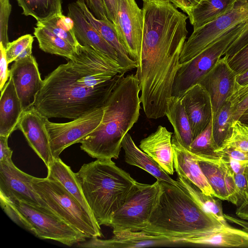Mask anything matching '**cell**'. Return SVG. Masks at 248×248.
<instances>
[{
	"label": "cell",
	"mask_w": 248,
	"mask_h": 248,
	"mask_svg": "<svg viewBox=\"0 0 248 248\" xmlns=\"http://www.w3.org/2000/svg\"><path fill=\"white\" fill-rule=\"evenodd\" d=\"M125 73L101 52L79 44L74 59L43 80L33 107L48 118L75 119L103 107Z\"/></svg>",
	"instance_id": "obj_1"
},
{
	"label": "cell",
	"mask_w": 248,
	"mask_h": 248,
	"mask_svg": "<svg viewBox=\"0 0 248 248\" xmlns=\"http://www.w3.org/2000/svg\"><path fill=\"white\" fill-rule=\"evenodd\" d=\"M140 92L135 75L124 76L103 106L99 126L79 141L80 149L97 159H117L124 136L138 120Z\"/></svg>",
	"instance_id": "obj_2"
},
{
	"label": "cell",
	"mask_w": 248,
	"mask_h": 248,
	"mask_svg": "<svg viewBox=\"0 0 248 248\" xmlns=\"http://www.w3.org/2000/svg\"><path fill=\"white\" fill-rule=\"evenodd\" d=\"M160 191L145 232L162 236L172 243L181 242L198 234L227 224L204 211L178 182L160 181Z\"/></svg>",
	"instance_id": "obj_3"
},
{
	"label": "cell",
	"mask_w": 248,
	"mask_h": 248,
	"mask_svg": "<svg viewBox=\"0 0 248 248\" xmlns=\"http://www.w3.org/2000/svg\"><path fill=\"white\" fill-rule=\"evenodd\" d=\"M85 200L98 224L109 226L114 213L137 182L111 160L84 164L76 173Z\"/></svg>",
	"instance_id": "obj_4"
},
{
	"label": "cell",
	"mask_w": 248,
	"mask_h": 248,
	"mask_svg": "<svg viewBox=\"0 0 248 248\" xmlns=\"http://www.w3.org/2000/svg\"><path fill=\"white\" fill-rule=\"evenodd\" d=\"M32 185L52 212L87 238L102 236L100 226L58 181L35 177Z\"/></svg>",
	"instance_id": "obj_5"
},
{
	"label": "cell",
	"mask_w": 248,
	"mask_h": 248,
	"mask_svg": "<svg viewBox=\"0 0 248 248\" xmlns=\"http://www.w3.org/2000/svg\"><path fill=\"white\" fill-rule=\"evenodd\" d=\"M248 27V20L227 30L193 58L180 63L171 95L180 98L188 89L198 84Z\"/></svg>",
	"instance_id": "obj_6"
},
{
	"label": "cell",
	"mask_w": 248,
	"mask_h": 248,
	"mask_svg": "<svg viewBox=\"0 0 248 248\" xmlns=\"http://www.w3.org/2000/svg\"><path fill=\"white\" fill-rule=\"evenodd\" d=\"M160 191V182L158 180L153 184L137 182L132 192L112 217L109 226L113 233L144 229Z\"/></svg>",
	"instance_id": "obj_7"
},
{
	"label": "cell",
	"mask_w": 248,
	"mask_h": 248,
	"mask_svg": "<svg viewBox=\"0 0 248 248\" xmlns=\"http://www.w3.org/2000/svg\"><path fill=\"white\" fill-rule=\"evenodd\" d=\"M12 203L29 222L36 236L56 241L68 246L86 241L87 238L84 235L42 207L21 201Z\"/></svg>",
	"instance_id": "obj_8"
},
{
	"label": "cell",
	"mask_w": 248,
	"mask_h": 248,
	"mask_svg": "<svg viewBox=\"0 0 248 248\" xmlns=\"http://www.w3.org/2000/svg\"><path fill=\"white\" fill-rule=\"evenodd\" d=\"M248 20V0H237L227 13L193 31L184 44L180 56V63L193 58L227 30Z\"/></svg>",
	"instance_id": "obj_9"
},
{
	"label": "cell",
	"mask_w": 248,
	"mask_h": 248,
	"mask_svg": "<svg viewBox=\"0 0 248 248\" xmlns=\"http://www.w3.org/2000/svg\"><path fill=\"white\" fill-rule=\"evenodd\" d=\"M104 113L103 107L96 108L73 121L64 123L46 120L51 153L54 158L59 157L66 148L79 141L100 124Z\"/></svg>",
	"instance_id": "obj_10"
},
{
	"label": "cell",
	"mask_w": 248,
	"mask_h": 248,
	"mask_svg": "<svg viewBox=\"0 0 248 248\" xmlns=\"http://www.w3.org/2000/svg\"><path fill=\"white\" fill-rule=\"evenodd\" d=\"M33 178L18 169L12 159L0 162V197L12 202L21 201L41 207L55 215L34 190Z\"/></svg>",
	"instance_id": "obj_11"
},
{
	"label": "cell",
	"mask_w": 248,
	"mask_h": 248,
	"mask_svg": "<svg viewBox=\"0 0 248 248\" xmlns=\"http://www.w3.org/2000/svg\"><path fill=\"white\" fill-rule=\"evenodd\" d=\"M114 25L121 43L136 62L141 49L143 16L135 0H118Z\"/></svg>",
	"instance_id": "obj_12"
},
{
	"label": "cell",
	"mask_w": 248,
	"mask_h": 248,
	"mask_svg": "<svg viewBox=\"0 0 248 248\" xmlns=\"http://www.w3.org/2000/svg\"><path fill=\"white\" fill-rule=\"evenodd\" d=\"M236 77L224 56L198 82L210 96L213 115L217 112L236 89L238 85Z\"/></svg>",
	"instance_id": "obj_13"
},
{
	"label": "cell",
	"mask_w": 248,
	"mask_h": 248,
	"mask_svg": "<svg viewBox=\"0 0 248 248\" xmlns=\"http://www.w3.org/2000/svg\"><path fill=\"white\" fill-rule=\"evenodd\" d=\"M24 111L33 107L43 80L35 58L31 55L15 62L10 69Z\"/></svg>",
	"instance_id": "obj_14"
},
{
	"label": "cell",
	"mask_w": 248,
	"mask_h": 248,
	"mask_svg": "<svg viewBox=\"0 0 248 248\" xmlns=\"http://www.w3.org/2000/svg\"><path fill=\"white\" fill-rule=\"evenodd\" d=\"M46 118L32 107L23 112L17 129L22 132L29 145L47 168L54 158L46 126Z\"/></svg>",
	"instance_id": "obj_15"
},
{
	"label": "cell",
	"mask_w": 248,
	"mask_h": 248,
	"mask_svg": "<svg viewBox=\"0 0 248 248\" xmlns=\"http://www.w3.org/2000/svg\"><path fill=\"white\" fill-rule=\"evenodd\" d=\"M67 16L73 21V30L79 43L101 52L122 68L117 52L89 22L77 3L69 4Z\"/></svg>",
	"instance_id": "obj_16"
},
{
	"label": "cell",
	"mask_w": 248,
	"mask_h": 248,
	"mask_svg": "<svg viewBox=\"0 0 248 248\" xmlns=\"http://www.w3.org/2000/svg\"><path fill=\"white\" fill-rule=\"evenodd\" d=\"M180 99L189 119L194 139L212 120L213 112L210 96L198 83L188 89Z\"/></svg>",
	"instance_id": "obj_17"
},
{
	"label": "cell",
	"mask_w": 248,
	"mask_h": 248,
	"mask_svg": "<svg viewBox=\"0 0 248 248\" xmlns=\"http://www.w3.org/2000/svg\"><path fill=\"white\" fill-rule=\"evenodd\" d=\"M112 238L101 240L93 237L77 245L82 248H127L157 246L172 243L165 237L148 234L142 231H124L113 233Z\"/></svg>",
	"instance_id": "obj_18"
},
{
	"label": "cell",
	"mask_w": 248,
	"mask_h": 248,
	"mask_svg": "<svg viewBox=\"0 0 248 248\" xmlns=\"http://www.w3.org/2000/svg\"><path fill=\"white\" fill-rule=\"evenodd\" d=\"M172 133L159 125L156 130L142 139L139 148L155 160L169 174L174 172Z\"/></svg>",
	"instance_id": "obj_19"
},
{
	"label": "cell",
	"mask_w": 248,
	"mask_h": 248,
	"mask_svg": "<svg viewBox=\"0 0 248 248\" xmlns=\"http://www.w3.org/2000/svg\"><path fill=\"white\" fill-rule=\"evenodd\" d=\"M174 168L198 187L206 195L215 197V192L208 183L199 161L187 150L183 147L172 136Z\"/></svg>",
	"instance_id": "obj_20"
},
{
	"label": "cell",
	"mask_w": 248,
	"mask_h": 248,
	"mask_svg": "<svg viewBox=\"0 0 248 248\" xmlns=\"http://www.w3.org/2000/svg\"><path fill=\"white\" fill-rule=\"evenodd\" d=\"M181 242L221 247L248 248V232L228 224L185 239Z\"/></svg>",
	"instance_id": "obj_21"
},
{
	"label": "cell",
	"mask_w": 248,
	"mask_h": 248,
	"mask_svg": "<svg viewBox=\"0 0 248 248\" xmlns=\"http://www.w3.org/2000/svg\"><path fill=\"white\" fill-rule=\"evenodd\" d=\"M24 112L12 78L9 79L1 91L0 98V136L9 137L17 129Z\"/></svg>",
	"instance_id": "obj_22"
},
{
	"label": "cell",
	"mask_w": 248,
	"mask_h": 248,
	"mask_svg": "<svg viewBox=\"0 0 248 248\" xmlns=\"http://www.w3.org/2000/svg\"><path fill=\"white\" fill-rule=\"evenodd\" d=\"M76 2L82 10L89 22L117 52L121 67L124 72L126 73L137 68V62L129 57L119 41L114 24L108 19L97 18L89 9L84 0H77Z\"/></svg>",
	"instance_id": "obj_23"
},
{
	"label": "cell",
	"mask_w": 248,
	"mask_h": 248,
	"mask_svg": "<svg viewBox=\"0 0 248 248\" xmlns=\"http://www.w3.org/2000/svg\"><path fill=\"white\" fill-rule=\"evenodd\" d=\"M122 147L124 151L125 161L127 164L141 168L160 181L178 185L177 181L172 179L155 160L138 147L128 133L122 140Z\"/></svg>",
	"instance_id": "obj_24"
},
{
	"label": "cell",
	"mask_w": 248,
	"mask_h": 248,
	"mask_svg": "<svg viewBox=\"0 0 248 248\" xmlns=\"http://www.w3.org/2000/svg\"><path fill=\"white\" fill-rule=\"evenodd\" d=\"M166 116L173 127V136L188 151L193 137L190 123L180 98L171 96L169 99Z\"/></svg>",
	"instance_id": "obj_25"
},
{
	"label": "cell",
	"mask_w": 248,
	"mask_h": 248,
	"mask_svg": "<svg viewBox=\"0 0 248 248\" xmlns=\"http://www.w3.org/2000/svg\"><path fill=\"white\" fill-rule=\"evenodd\" d=\"M47 168V177L60 183L85 210L94 217L85 200L76 173L71 170V168L59 157L54 158L52 163Z\"/></svg>",
	"instance_id": "obj_26"
},
{
	"label": "cell",
	"mask_w": 248,
	"mask_h": 248,
	"mask_svg": "<svg viewBox=\"0 0 248 248\" xmlns=\"http://www.w3.org/2000/svg\"><path fill=\"white\" fill-rule=\"evenodd\" d=\"M237 0H202L188 15L193 31L210 23L227 13Z\"/></svg>",
	"instance_id": "obj_27"
},
{
	"label": "cell",
	"mask_w": 248,
	"mask_h": 248,
	"mask_svg": "<svg viewBox=\"0 0 248 248\" xmlns=\"http://www.w3.org/2000/svg\"><path fill=\"white\" fill-rule=\"evenodd\" d=\"M34 30L33 34L38 41L40 48L43 51L67 59L75 58L77 50L65 40L43 27L36 26Z\"/></svg>",
	"instance_id": "obj_28"
},
{
	"label": "cell",
	"mask_w": 248,
	"mask_h": 248,
	"mask_svg": "<svg viewBox=\"0 0 248 248\" xmlns=\"http://www.w3.org/2000/svg\"><path fill=\"white\" fill-rule=\"evenodd\" d=\"M212 135V120L192 141L188 151L198 160L219 162L221 155Z\"/></svg>",
	"instance_id": "obj_29"
},
{
	"label": "cell",
	"mask_w": 248,
	"mask_h": 248,
	"mask_svg": "<svg viewBox=\"0 0 248 248\" xmlns=\"http://www.w3.org/2000/svg\"><path fill=\"white\" fill-rule=\"evenodd\" d=\"M177 182L189 192L204 211L212 215L223 224H227L219 200L203 193L198 187L180 173H177Z\"/></svg>",
	"instance_id": "obj_30"
},
{
	"label": "cell",
	"mask_w": 248,
	"mask_h": 248,
	"mask_svg": "<svg viewBox=\"0 0 248 248\" xmlns=\"http://www.w3.org/2000/svg\"><path fill=\"white\" fill-rule=\"evenodd\" d=\"M25 16H31L37 21L62 15V0H16Z\"/></svg>",
	"instance_id": "obj_31"
},
{
	"label": "cell",
	"mask_w": 248,
	"mask_h": 248,
	"mask_svg": "<svg viewBox=\"0 0 248 248\" xmlns=\"http://www.w3.org/2000/svg\"><path fill=\"white\" fill-rule=\"evenodd\" d=\"M233 122L232 105L227 100L212 117V135L218 149L231 136Z\"/></svg>",
	"instance_id": "obj_32"
},
{
	"label": "cell",
	"mask_w": 248,
	"mask_h": 248,
	"mask_svg": "<svg viewBox=\"0 0 248 248\" xmlns=\"http://www.w3.org/2000/svg\"><path fill=\"white\" fill-rule=\"evenodd\" d=\"M198 161L204 176L215 192V197L221 200L228 201V194L225 183V173L219 162L207 160Z\"/></svg>",
	"instance_id": "obj_33"
},
{
	"label": "cell",
	"mask_w": 248,
	"mask_h": 248,
	"mask_svg": "<svg viewBox=\"0 0 248 248\" xmlns=\"http://www.w3.org/2000/svg\"><path fill=\"white\" fill-rule=\"evenodd\" d=\"M36 26L45 27L73 46L77 50L80 44L74 30L72 20L63 15L56 16L47 20L37 21Z\"/></svg>",
	"instance_id": "obj_34"
},
{
	"label": "cell",
	"mask_w": 248,
	"mask_h": 248,
	"mask_svg": "<svg viewBox=\"0 0 248 248\" xmlns=\"http://www.w3.org/2000/svg\"><path fill=\"white\" fill-rule=\"evenodd\" d=\"M33 40V36L27 34L9 42L5 48L6 57L8 64L32 55Z\"/></svg>",
	"instance_id": "obj_35"
},
{
	"label": "cell",
	"mask_w": 248,
	"mask_h": 248,
	"mask_svg": "<svg viewBox=\"0 0 248 248\" xmlns=\"http://www.w3.org/2000/svg\"><path fill=\"white\" fill-rule=\"evenodd\" d=\"M224 147L248 152V125L238 120L234 121L231 136L220 148Z\"/></svg>",
	"instance_id": "obj_36"
},
{
	"label": "cell",
	"mask_w": 248,
	"mask_h": 248,
	"mask_svg": "<svg viewBox=\"0 0 248 248\" xmlns=\"http://www.w3.org/2000/svg\"><path fill=\"white\" fill-rule=\"evenodd\" d=\"M228 100L232 105L233 121L238 120L248 108V83L242 86L238 85Z\"/></svg>",
	"instance_id": "obj_37"
},
{
	"label": "cell",
	"mask_w": 248,
	"mask_h": 248,
	"mask_svg": "<svg viewBox=\"0 0 248 248\" xmlns=\"http://www.w3.org/2000/svg\"><path fill=\"white\" fill-rule=\"evenodd\" d=\"M12 11L10 0H0V44L6 48L9 41L8 21Z\"/></svg>",
	"instance_id": "obj_38"
},
{
	"label": "cell",
	"mask_w": 248,
	"mask_h": 248,
	"mask_svg": "<svg viewBox=\"0 0 248 248\" xmlns=\"http://www.w3.org/2000/svg\"><path fill=\"white\" fill-rule=\"evenodd\" d=\"M0 199L1 207L9 217L18 225L33 233L32 227L13 203L0 197Z\"/></svg>",
	"instance_id": "obj_39"
},
{
	"label": "cell",
	"mask_w": 248,
	"mask_h": 248,
	"mask_svg": "<svg viewBox=\"0 0 248 248\" xmlns=\"http://www.w3.org/2000/svg\"><path fill=\"white\" fill-rule=\"evenodd\" d=\"M219 164L224 170L225 173V183L228 194V201L238 206L239 205V200L236 192L234 180V173L228 165L221 158Z\"/></svg>",
	"instance_id": "obj_40"
},
{
	"label": "cell",
	"mask_w": 248,
	"mask_h": 248,
	"mask_svg": "<svg viewBox=\"0 0 248 248\" xmlns=\"http://www.w3.org/2000/svg\"><path fill=\"white\" fill-rule=\"evenodd\" d=\"M227 62L236 75L248 69V43Z\"/></svg>",
	"instance_id": "obj_41"
},
{
	"label": "cell",
	"mask_w": 248,
	"mask_h": 248,
	"mask_svg": "<svg viewBox=\"0 0 248 248\" xmlns=\"http://www.w3.org/2000/svg\"><path fill=\"white\" fill-rule=\"evenodd\" d=\"M245 170V169L239 173L234 174L236 192L239 200V206L248 201V186Z\"/></svg>",
	"instance_id": "obj_42"
},
{
	"label": "cell",
	"mask_w": 248,
	"mask_h": 248,
	"mask_svg": "<svg viewBox=\"0 0 248 248\" xmlns=\"http://www.w3.org/2000/svg\"><path fill=\"white\" fill-rule=\"evenodd\" d=\"M5 54V48L0 44V91H1L10 77V70Z\"/></svg>",
	"instance_id": "obj_43"
},
{
	"label": "cell",
	"mask_w": 248,
	"mask_h": 248,
	"mask_svg": "<svg viewBox=\"0 0 248 248\" xmlns=\"http://www.w3.org/2000/svg\"><path fill=\"white\" fill-rule=\"evenodd\" d=\"M84 1L89 9L97 18L101 20L108 19L102 0Z\"/></svg>",
	"instance_id": "obj_44"
},
{
	"label": "cell",
	"mask_w": 248,
	"mask_h": 248,
	"mask_svg": "<svg viewBox=\"0 0 248 248\" xmlns=\"http://www.w3.org/2000/svg\"><path fill=\"white\" fill-rule=\"evenodd\" d=\"M108 19L115 23L118 0H102Z\"/></svg>",
	"instance_id": "obj_45"
},
{
	"label": "cell",
	"mask_w": 248,
	"mask_h": 248,
	"mask_svg": "<svg viewBox=\"0 0 248 248\" xmlns=\"http://www.w3.org/2000/svg\"><path fill=\"white\" fill-rule=\"evenodd\" d=\"M217 151L236 160L248 161V152L227 147L220 148Z\"/></svg>",
	"instance_id": "obj_46"
},
{
	"label": "cell",
	"mask_w": 248,
	"mask_h": 248,
	"mask_svg": "<svg viewBox=\"0 0 248 248\" xmlns=\"http://www.w3.org/2000/svg\"><path fill=\"white\" fill-rule=\"evenodd\" d=\"M8 138L0 136V162L12 159L13 151L8 145Z\"/></svg>",
	"instance_id": "obj_47"
},
{
	"label": "cell",
	"mask_w": 248,
	"mask_h": 248,
	"mask_svg": "<svg viewBox=\"0 0 248 248\" xmlns=\"http://www.w3.org/2000/svg\"><path fill=\"white\" fill-rule=\"evenodd\" d=\"M226 220L241 226L242 229L248 232V220L234 217L229 215L224 214Z\"/></svg>",
	"instance_id": "obj_48"
},
{
	"label": "cell",
	"mask_w": 248,
	"mask_h": 248,
	"mask_svg": "<svg viewBox=\"0 0 248 248\" xmlns=\"http://www.w3.org/2000/svg\"><path fill=\"white\" fill-rule=\"evenodd\" d=\"M235 213L240 218L248 220V201L238 206Z\"/></svg>",
	"instance_id": "obj_49"
},
{
	"label": "cell",
	"mask_w": 248,
	"mask_h": 248,
	"mask_svg": "<svg viewBox=\"0 0 248 248\" xmlns=\"http://www.w3.org/2000/svg\"><path fill=\"white\" fill-rule=\"evenodd\" d=\"M236 81L239 86H242L248 83V69L236 75Z\"/></svg>",
	"instance_id": "obj_50"
},
{
	"label": "cell",
	"mask_w": 248,
	"mask_h": 248,
	"mask_svg": "<svg viewBox=\"0 0 248 248\" xmlns=\"http://www.w3.org/2000/svg\"><path fill=\"white\" fill-rule=\"evenodd\" d=\"M202 0H181L188 10V15L190 9L196 6Z\"/></svg>",
	"instance_id": "obj_51"
},
{
	"label": "cell",
	"mask_w": 248,
	"mask_h": 248,
	"mask_svg": "<svg viewBox=\"0 0 248 248\" xmlns=\"http://www.w3.org/2000/svg\"><path fill=\"white\" fill-rule=\"evenodd\" d=\"M177 8H180L183 12L188 14V10L187 8L183 3L181 0H170Z\"/></svg>",
	"instance_id": "obj_52"
},
{
	"label": "cell",
	"mask_w": 248,
	"mask_h": 248,
	"mask_svg": "<svg viewBox=\"0 0 248 248\" xmlns=\"http://www.w3.org/2000/svg\"><path fill=\"white\" fill-rule=\"evenodd\" d=\"M238 120L248 125V108L243 113Z\"/></svg>",
	"instance_id": "obj_53"
},
{
	"label": "cell",
	"mask_w": 248,
	"mask_h": 248,
	"mask_svg": "<svg viewBox=\"0 0 248 248\" xmlns=\"http://www.w3.org/2000/svg\"><path fill=\"white\" fill-rule=\"evenodd\" d=\"M245 172V174H246V178H247V183H248V166L246 168Z\"/></svg>",
	"instance_id": "obj_54"
}]
</instances>
